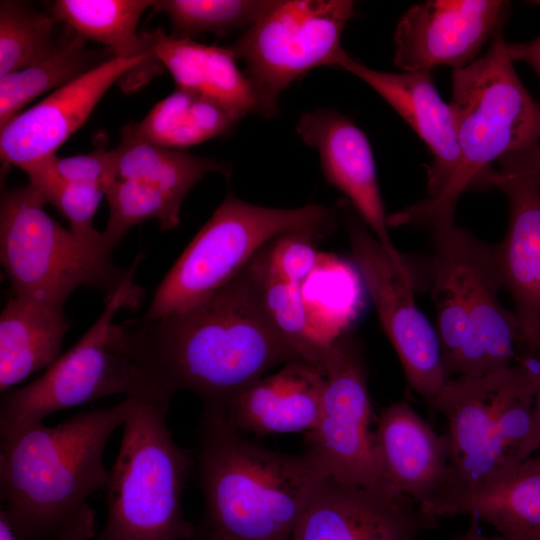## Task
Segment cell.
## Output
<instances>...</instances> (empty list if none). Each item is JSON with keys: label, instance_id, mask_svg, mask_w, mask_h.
I'll use <instances>...</instances> for the list:
<instances>
[{"label": "cell", "instance_id": "obj_1", "mask_svg": "<svg viewBox=\"0 0 540 540\" xmlns=\"http://www.w3.org/2000/svg\"><path fill=\"white\" fill-rule=\"evenodd\" d=\"M113 330L123 350L168 394L188 390L204 406L222 410L272 368L302 360L270 321L251 260L191 308L127 320Z\"/></svg>", "mask_w": 540, "mask_h": 540}, {"label": "cell", "instance_id": "obj_2", "mask_svg": "<svg viewBox=\"0 0 540 540\" xmlns=\"http://www.w3.org/2000/svg\"><path fill=\"white\" fill-rule=\"evenodd\" d=\"M136 397L90 409L59 423L29 425L1 439L0 497L18 540H89L95 511L89 497L105 490L104 451Z\"/></svg>", "mask_w": 540, "mask_h": 540}, {"label": "cell", "instance_id": "obj_3", "mask_svg": "<svg viewBox=\"0 0 540 540\" xmlns=\"http://www.w3.org/2000/svg\"><path fill=\"white\" fill-rule=\"evenodd\" d=\"M198 477L209 535L223 540H290L311 498L330 476L319 453L265 448L243 436L225 411L204 406Z\"/></svg>", "mask_w": 540, "mask_h": 540}, {"label": "cell", "instance_id": "obj_4", "mask_svg": "<svg viewBox=\"0 0 540 540\" xmlns=\"http://www.w3.org/2000/svg\"><path fill=\"white\" fill-rule=\"evenodd\" d=\"M503 31L485 54L452 71V98L460 162L435 198H426L396 214L392 223L427 224L454 219L461 194L485 187L492 164L504 156L540 145V102L519 79Z\"/></svg>", "mask_w": 540, "mask_h": 540}, {"label": "cell", "instance_id": "obj_5", "mask_svg": "<svg viewBox=\"0 0 540 540\" xmlns=\"http://www.w3.org/2000/svg\"><path fill=\"white\" fill-rule=\"evenodd\" d=\"M536 387L534 371L521 359L482 376L445 382L430 404L448 427V470L438 493L470 487L540 450Z\"/></svg>", "mask_w": 540, "mask_h": 540}, {"label": "cell", "instance_id": "obj_6", "mask_svg": "<svg viewBox=\"0 0 540 540\" xmlns=\"http://www.w3.org/2000/svg\"><path fill=\"white\" fill-rule=\"evenodd\" d=\"M169 401L136 397L105 488L107 519L97 540H187L182 493L192 466L167 426Z\"/></svg>", "mask_w": 540, "mask_h": 540}, {"label": "cell", "instance_id": "obj_7", "mask_svg": "<svg viewBox=\"0 0 540 540\" xmlns=\"http://www.w3.org/2000/svg\"><path fill=\"white\" fill-rule=\"evenodd\" d=\"M432 229L431 296L447 380L460 356L469 361H497L510 355L518 341L514 312L505 309L498 293L502 283L494 245L454 220L437 221Z\"/></svg>", "mask_w": 540, "mask_h": 540}, {"label": "cell", "instance_id": "obj_8", "mask_svg": "<svg viewBox=\"0 0 540 540\" xmlns=\"http://www.w3.org/2000/svg\"><path fill=\"white\" fill-rule=\"evenodd\" d=\"M140 261L139 255L116 292L105 298L101 315L72 348L31 383L2 393L1 439L52 413L115 394L171 402L173 396L122 349L113 331L115 314L140 302L142 289L134 283Z\"/></svg>", "mask_w": 540, "mask_h": 540}, {"label": "cell", "instance_id": "obj_9", "mask_svg": "<svg viewBox=\"0 0 540 540\" xmlns=\"http://www.w3.org/2000/svg\"><path fill=\"white\" fill-rule=\"evenodd\" d=\"M45 204L30 183L1 184L0 260L13 295L63 309L80 286L114 294L129 268L114 265L111 249L58 224Z\"/></svg>", "mask_w": 540, "mask_h": 540}, {"label": "cell", "instance_id": "obj_10", "mask_svg": "<svg viewBox=\"0 0 540 540\" xmlns=\"http://www.w3.org/2000/svg\"><path fill=\"white\" fill-rule=\"evenodd\" d=\"M334 223V213L319 204L268 208L229 193L159 283L142 318L178 314L205 300L280 235L309 231L322 236Z\"/></svg>", "mask_w": 540, "mask_h": 540}, {"label": "cell", "instance_id": "obj_11", "mask_svg": "<svg viewBox=\"0 0 540 540\" xmlns=\"http://www.w3.org/2000/svg\"><path fill=\"white\" fill-rule=\"evenodd\" d=\"M356 16L350 0H273L260 18L226 46L246 65L261 116L277 114L281 93L320 66L335 67L341 37Z\"/></svg>", "mask_w": 540, "mask_h": 540}, {"label": "cell", "instance_id": "obj_12", "mask_svg": "<svg viewBox=\"0 0 540 540\" xmlns=\"http://www.w3.org/2000/svg\"><path fill=\"white\" fill-rule=\"evenodd\" d=\"M322 368L325 386L308 446L319 453L337 481L383 492L372 427L377 416L359 341L349 333L337 336L326 349Z\"/></svg>", "mask_w": 540, "mask_h": 540}, {"label": "cell", "instance_id": "obj_13", "mask_svg": "<svg viewBox=\"0 0 540 540\" xmlns=\"http://www.w3.org/2000/svg\"><path fill=\"white\" fill-rule=\"evenodd\" d=\"M351 255L408 385L429 405L447 381L437 330L416 304L409 268L398 266L363 221L346 223Z\"/></svg>", "mask_w": 540, "mask_h": 540}, {"label": "cell", "instance_id": "obj_14", "mask_svg": "<svg viewBox=\"0 0 540 540\" xmlns=\"http://www.w3.org/2000/svg\"><path fill=\"white\" fill-rule=\"evenodd\" d=\"M485 187L503 192L509 202V223L494 245L502 287L514 302L521 346L540 347V145L509 154L499 161Z\"/></svg>", "mask_w": 540, "mask_h": 540}, {"label": "cell", "instance_id": "obj_15", "mask_svg": "<svg viewBox=\"0 0 540 540\" xmlns=\"http://www.w3.org/2000/svg\"><path fill=\"white\" fill-rule=\"evenodd\" d=\"M510 3L502 0H428L400 18L394 33V64L404 72L437 66L461 69L502 32Z\"/></svg>", "mask_w": 540, "mask_h": 540}, {"label": "cell", "instance_id": "obj_16", "mask_svg": "<svg viewBox=\"0 0 540 540\" xmlns=\"http://www.w3.org/2000/svg\"><path fill=\"white\" fill-rule=\"evenodd\" d=\"M411 499L329 476L315 492L290 540H417L438 525Z\"/></svg>", "mask_w": 540, "mask_h": 540}, {"label": "cell", "instance_id": "obj_17", "mask_svg": "<svg viewBox=\"0 0 540 540\" xmlns=\"http://www.w3.org/2000/svg\"><path fill=\"white\" fill-rule=\"evenodd\" d=\"M152 58L153 54L131 59L113 57L19 113L0 129V156L4 165L22 169L56 155L60 146L85 123L108 89Z\"/></svg>", "mask_w": 540, "mask_h": 540}, {"label": "cell", "instance_id": "obj_18", "mask_svg": "<svg viewBox=\"0 0 540 540\" xmlns=\"http://www.w3.org/2000/svg\"><path fill=\"white\" fill-rule=\"evenodd\" d=\"M296 131L307 146L317 149L327 181L350 200L391 259L408 267L388 232L375 160L363 131L346 116L326 108L304 112Z\"/></svg>", "mask_w": 540, "mask_h": 540}, {"label": "cell", "instance_id": "obj_19", "mask_svg": "<svg viewBox=\"0 0 540 540\" xmlns=\"http://www.w3.org/2000/svg\"><path fill=\"white\" fill-rule=\"evenodd\" d=\"M335 67L369 85L426 144L433 156L427 173L428 198L437 197L459 165L460 149L454 111L437 91L431 71H378L356 61L346 51Z\"/></svg>", "mask_w": 540, "mask_h": 540}, {"label": "cell", "instance_id": "obj_20", "mask_svg": "<svg viewBox=\"0 0 540 540\" xmlns=\"http://www.w3.org/2000/svg\"><path fill=\"white\" fill-rule=\"evenodd\" d=\"M375 436L384 493L407 497L418 506L438 493L448 470L446 434H438L401 400L377 415Z\"/></svg>", "mask_w": 540, "mask_h": 540}, {"label": "cell", "instance_id": "obj_21", "mask_svg": "<svg viewBox=\"0 0 540 540\" xmlns=\"http://www.w3.org/2000/svg\"><path fill=\"white\" fill-rule=\"evenodd\" d=\"M420 508L437 519L476 518L507 540H540V451L470 487L438 493Z\"/></svg>", "mask_w": 540, "mask_h": 540}, {"label": "cell", "instance_id": "obj_22", "mask_svg": "<svg viewBox=\"0 0 540 540\" xmlns=\"http://www.w3.org/2000/svg\"><path fill=\"white\" fill-rule=\"evenodd\" d=\"M324 386L322 367L295 360L254 382L224 411L242 433L310 432L318 420Z\"/></svg>", "mask_w": 540, "mask_h": 540}, {"label": "cell", "instance_id": "obj_23", "mask_svg": "<svg viewBox=\"0 0 540 540\" xmlns=\"http://www.w3.org/2000/svg\"><path fill=\"white\" fill-rule=\"evenodd\" d=\"M152 36L154 57L173 77L176 88L191 91L243 118L261 115L257 95L225 47L175 38L158 28Z\"/></svg>", "mask_w": 540, "mask_h": 540}, {"label": "cell", "instance_id": "obj_24", "mask_svg": "<svg viewBox=\"0 0 540 540\" xmlns=\"http://www.w3.org/2000/svg\"><path fill=\"white\" fill-rule=\"evenodd\" d=\"M69 327L63 309L9 298L0 315V392L50 367L61 356Z\"/></svg>", "mask_w": 540, "mask_h": 540}, {"label": "cell", "instance_id": "obj_25", "mask_svg": "<svg viewBox=\"0 0 540 540\" xmlns=\"http://www.w3.org/2000/svg\"><path fill=\"white\" fill-rule=\"evenodd\" d=\"M112 153L118 179L144 183L181 200L204 176L225 169L213 158L152 143L139 136L132 123L124 126Z\"/></svg>", "mask_w": 540, "mask_h": 540}, {"label": "cell", "instance_id": "obj_26", "mask_svg": "<svg viewBox=\"0 0 540 540\" xmlns=\"http://www.w3.org/2000/svg\"><path fill=\"white\" fill-rule=\"evenodd\" d=\"M113 57L111 51L90 49L86 40L68 28L47 57L0 77V129L36 97L52 93Z\"/></svg>", "mask_w": 540, "mask_h": 540}, {"label": "cell", "instance_id": "obj_27", "mask_svg": "<svg viewBox=\"0 0 540 540\" xmlns=\"http://www.w3.org/2000/svg\"><path fill=\"white\" fill-rule=\"evenodd\" d=\"M152 5L153 0H57L50 13L87 42L106 46L116 58L131 59L154 55L151 34L137 31Z\"/></svg>", "mask_w": 540, "mask_h": 540}, {"label": "cell", "instance_id": "obj_28", "mask_svg": "<svg viewBox=\"0 0 540 540\" xmlns=\"http://www.w3.org/2000/svg\"><path fill=\"white\" fill-rule=\"evenodd\" d=\"M241 119L201 95L176 88L132 126L152 143L183 150L229 132Z\"/></svg>", "mask_w": 540, "mask_h": 540}, {"label": "cell", "instance_id": "obj_29", "mask_svg": "<svg viewBox=\"0 0 540 540\" xmlns=\"http://www.w3.org/2000/svg\"><path fill=\"white\" fill-rule=\"evenodd\" d=\"M261 249L251 259V263L258 279L262 304L270 321L302 360L322 367L330 342L313 330L301 285L287 282L272 273Z\"/></svg>", "mask_w": 540, "mask_h": 540}, {"label": "cell", "instance_id": "obj_30", "mask_svg": "<svg viewBox=\"0 0 540 540\" xmlns=\"http://www.w3.org/2000/svg\"><path fill=\"white\" fill-rule=\"evenodd\" d=\"M58 22L17 0L0 2V77L29 67L51 54Z\"/></svg>", "mask_w": 540, "mask_h": 540}, {"label": "cell", "instance_id": "obj_31", "mask_svg": "<svg viewBox=\"0 0 540 540\" xmlns=\"http://www.w3.org/2000/svg\"><path fill=\"white\" fill-rule=\"evenodd\" d=\"M109 207L106 227L102 231L114 249L127 231L140 223L158 220L162 231L175 228L180 222L181 199L144 183L113 179L104 187Z\"/></svg>", "mask_w": 540, "mask_h": 540}, {"label": "cell", "instance_id": "obj_32", "mask_svg": "<svg viewBox=\"0 0 540 540\" xmlns=\"http://www.w3.org/2000/svg\"><path fill=\"white\" fill-rule=\"evenodd\" d=\"M273 0H153L152 9L168 16L172 37L188 38L204 32L223 37L251 27Z\"/></svg>", "mask_w": 540, "mask_h": 540}, {"label": "cell", "instance_id": "obj_33", "mask_svg": "<svg viewBox=\"0 0 540 540\" xmlns=\"http://www.w3.org/2000/svg\"><path fill=\"white\" fill-rule=\"evenodd\" d=\"M55 155L33 162L22 170L28 183L37 189L46 204L54 206L70 223V229L81 238L113 249L103 233L93 225L94 215L104 196L99 185L64 180L54 165Z\"/></svg>", "mask_w": 540, "mask_h": 540}, {"label": "cell", "instance_id": "obj_34", "mask_svg": "<svg viewBox=\"0 0 540 540\" xmlns=\"http://www.w3.org/2000/svg\"><path fill=\"white\" fill-rule=\"evenodd\" d=\"M321 235L309 231H297L280 235L262 249L265 262L272 273L297 285L315 270L318 254L313 239Z\"/></svg>", "mask_w": 540, "mask_h": 540}, {"label": "cell", "instance_id": "obj_35", "mask_svg": "<svg viewBox=\"0 0 540 540\" xmlns=\"http://www.w3.org/2000/svg\"><path fill=\"white\" fill-rule=\"evenodd\" d=\"M54 165L59 176L68 181L95 184L103 188L107 182L117 178L112 149L102 146L80 155L63 158L55 155Z\"/></svg>", "mask_w": 540, "mask_h": 540}, {"label": "cell", "instance_id": "obj_36", "mask_svg": "<svg viewBox=\"0 0 540 540\" xmlns=\"http://www.w3.org/2000/svg\"><path fill=\"white\" fill-rule=\"evenodd\" d=\"M508 52L513 60L528 64L540 81V36L524 43H508Z\"/></svg>", "mask_w": 540, "mask_h": 540}, {"label": "cell", "instance_id": "obj_37", "mask_svg": "<svg viewBox=\"0 0 540 540\" xmlns=\"http://www.w3.org/2000/svg\"><path fill=\"white\" fill-rule=\"evenodd\" d=\"M480 521L471 517L467 530L454 540H507L500 535L486 536L479 527Z\"/></svg>", "mask_w": 540, "mask_h": 540}, {"label": "cell", "instance_id": "obj_38", "mask_svg": "<svg viewBox=\"0 0 540 540\" xmlns=\"http://www.w3.org/2000/svg\"><path fill=\"white\" fill-rule=\"evenodd\" d=\"M0 540H18L2 508L0 510Z\"/></svg>", "mask_w": 540, "mask_h": 540}, {"label": "cell", "instance_id": "obj_39", "mask_svg": "<svg viewBox=\"0 0 540 540\" xmlns=\"http://www.w3.org/2000/svg\"><path fill=\"white\" fill-rule=\"evenodd\" d=\"M534 353H536L540 361V349H538ZM534 413H535L539 436H540V374L537 380V387H536L535 398H534Z\"/></svg>", "mask_w": 540, "mask_h": 540}, {"label": "cell", "instance_id": "obj_40", "mask_svg": "<svg viewBox=\"0 0 540 540\" xmlns=\"http://www.w3.org/2000/svg\"><path fill=\"white\" fill-rule=\"evenodd\" d=\"M206 540H223V539L218 538V537H216V536H210V535H208L207 538H206Z\"/></svg>", "mask_w": 540, "mask_h": 540}, {"label": "cell", "instance_id": "obj_41", "mask_svg": "<svg viewBox=\"0 0 540 540\" xmlns=\"http://www.w3.org/2000/svg\"><path fill=\"white\" fill-rule=\"evenodd\" d=\"M538 349H540V347H539ZM538 349H537V350H538Z\"/></svg>", "mask_w": 540, "mask_h": 540}]
</instances>
